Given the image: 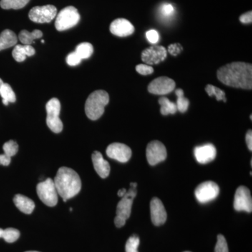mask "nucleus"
<instances>
[{
    "instance_id": "obj_37",
    "label": "nucleus",
    "mask_w": 252,
    "mask_h": 252,
    "mask_svg": "<svg viewBox=\"0 0 252 252\" xmlns=\"http://www.w3.org/2000/svg\"><path fill=\"white\" fill-rule=\"evenodd\" d=\"M182 50H183V47L180 44H172L168 46L167 51L172 56H177L182 52Z\"/></svg>"
},
{
    "instance_id": "obj_4",
    "label": "nucleus",
    "mask_w": 252,
    "mask_h": 252,
    "mask_svg": "<svg viewBox=\"0 0 252 252\" xmlns=\"http://www.w3.org/2000/svg\"><path fill=\"white\" fill-rule=\"evenodd\" d=\"M137 183H131L130 189L127 190V193L122 197L119 201L117 208V216L114 220V223L117 228H122L126 224V220L131 215L132 203L137 195Z\"/></svg>"
},
{
    "instance_id": "obj_41",
    "label": "nucleus",
    "mask_w": 252,
    "mask_h": 252,
    "mask_svg": "<svg viewBox=\"0 0 252 252\" xmlns=\"http://www.w3.org/2000/svg\"><path fill=\"white\" fill-rule=\"evenodd\" d=\"M127 193V190H126V189H120V190H119V192H118V195H119V197H122L124 196L125 195V194Z\"/></svg>"
},
{
    "instance_id": "obj_19",
    "label": "nucleus",
    "mask_w": 252,
    "mask_h": 252,
    "mask_svg": "<svg viewBox=\"0 0 252 252\" xmlns=\"http://www.w3.org/2000/svg\"><path fill=\"white\" fill-rule=\"evenodd\" d=\"M14 203L20 211L22 212L23 213L27 214V215H31L35 207L33 200L25 195H21V194L15 195Z\"/></svg>"
},
{
    "instance_id": "obj_22",
    "label": "nucleus",
    "mask_w": 252,
    "mask_h": 252,
    "mask_svg": "<svg viewBox=\"0 0 252 252\" xmlns=\"http://www.w3.org/2000/svg\"><path fill=\"white\" fill-rule=\"evenodd\" d=\"M0 95L2 98V102L4 105H8L9 102H15L16 100V94L11 86L5 84L0 79Z\"/></svg>"
},
{
    "instance_id": "obj_27",
    "label": "nucleus",
    "mask_w": 252,
    "mask_h": 252,
    "mask_svg": "<svg viewBox=\"0 0 252 252\" xmlns=\"http://www.w3.org/2000/svg\"><path fill=\"white\" fill-rule=\"evenodd\" d=\"M19 230L16 228H9L3 230L0 228V238H3L6 243H12L19 238Z\"/></svg>"
},
{
    "instance_id": "obj_30",
    "label": "nucleus",
    "mask_w": 252,
    "mask_h": 252,
    "mask_svg": "<svg viewBox=\"0 0 252 252\" xmlns=\"http://www.w3.org/2000/svg\"><path fill=\"white\" fill-rule=\"evenodd\" d=\"M3 150L4 154L7 157L11 158L17 154L18 145L14 140H9L3 145Z\"/></svg>"
},
{
    "instance_id": "obj_25",
    "label": "nucleus",
    "mask_w": 252,
    "mask_h": 252,
    "mask_svg": "<svg viewBox=\"0 0 252 252\" xmlns=\"http://www.w3.org/2000/svg\"><path fill=\"white\" fill-rule=\"evenodd\" d=\"M75 53L81 60L89 59L94 53V47L90 43H81L76 47Z\"/></svg>"
},
{
    "instance_id": "obj_34",
    "label": "nucleus",
    "mask_w": 252,
    "mask_h": 252,
    "mask_svg": "<svg viewBox=\"0 0 252 252\" xmlns=\"http://www.w3.org/2000/svg\"><path fill=\"white\" fill-rule=\"evenodd\" d=\"M136 71L142 75H149L154 72V68L149 64H140L136 66Z\"/></svg>"
},
{
    "instance_id": "obj_39",
    "label": "nucleus",
    "mask_w": 252,
    "mask_h": 252,
    "mask_svg": "<svg viewBox=\"0 0 252 252\" xmlns=\"http://www.w3.org/2000/svg\"><path fill=\"white\" fill-rule=\"evenodd\" d=\"M11 158L5 154H0V165H3V166H8L11 162Z\"/></svg>"
},
{
    "instance_id": "obj_43",
    "label": "nucleus",
    "mask_w": 252,
    "mask_h": 252,
    "mask_svg": "<svg viewBox=\"0 0 252 252\" xmlns=\"http://www.w3.org/2000/svg\"></svg>"
},
{
    "instance_id": "obj_1",
    "label": "nucleus",
    "mask_w": 252,
    "mask_h": 252,
    "mask_svg": "<svg viewBox=\"0 0 252 252\" xmlns=\"http://www.w3.org/2000/svg\"><path fill=\"white\" fill-rule=\"evenodd\" d=\"M219 80L230 87L252 90V65L250 63L233 62L217 71Z\"/></svg>"
},
{
    "instance_id": "obj_5",
    "label": "nucleus",
    "mask_w": 252,
    "mask_h": 252,
    "mask_svg": "<svg viewBox=\"0 0 252 252\" xmlns=\"http://www.w3.org/2000/svg\"><path fill=\"white\" fill-rule=\"evenodd\" d=\"M80 15L74 6H69L61 10L56 16L55 26L59 31L70 29L79 23Z\"/></svg>"
},
{
    "instance_id": "obj_42",
    "label": "nucleus",
    "mask_w": 252,
    "mask_h": 252,
    "mask_svg": "<svg viewBox=\"0 0 252 252\" xmlns=\"http://www.w3.org/2000/svg\"><path fill=\"white\" fill-rule=\"evenodd\" d=\"M36 252V251H29V252Z\"/></svg>"
},
{
    "instance_id": "obj_17",
    "label": "nucleus",
    "mask_w": 252,
    "mask_h": 252,
    "mask_svg": "<svg viewBox=\"0 0 252 252\" xmlns=\"http://www.w3.org/2000/svg\"><path fill=\"white\" fill-rule=\"evenodd\" d=\"M135 31L132 23L124 18L114 20L110 25V32L114 35L124 37L130 36Z\"/></svg>"
},
{
    "instance_id": "obj_16",
    "label": "nucleus",
    "mask_w": 252,
    "mask_h": 252,
    "mask_svg": "<svg viewBox=\"0 0 252 252\" xmlns=\"http://www.w3.org/2000/svg\"><path fill=\"white\" fill-rule=\"evenodd\" d=\"M194 156L199 163H208L216 158L217 149L212 144L198 146L194 149Z\"/></svg>"
},
{
    "instance_id": "obj_6",
    "label": "nucleus",
    "mask_w": 252,
    "mask_h": 252,
    "mask_svg": "<svg viewBox=\"0 0 252 252\" xmlns=\"http://www.w3.org/2000/svg\"><path fill=\"white\" fill-rule=\"evenodd\" d=\"M36 193L41 201L47 206L54 207L57 205L59 193L52 179H46L44 182L38 184L36 186Z\"/></svg>"
},
{
    "instance_id": "obj_26",
    "label": "nucleus",
    "mask_w": 252,
    "mask_h": 252,
    "mask_svg": "<svg viewBox=\"0 0 252 252\" xmlns=\"http://www.w3.org/2000/svg\"><path fill=\"white\" fill-rule=\"evenodd\" d=\"M30 0H1L0 6L4 9H20L26 6Z\"/></svg>"
},
{
    "instance_id": "obj_15",
    "label": "nucleus",
    "mask_w": 252,
    "mask_h": 252,
    "mask_svg": "<svg viewBox=\"0 0 252 252\" xmlns=\"http://www.w3.org/2000/svg\"><path fill=\"white\" fill-rule=\"evenodd\" d=\"M152 223L157 226L164 224L167 220V212L161 200L158 198L152 199L150 203Z\"/></svg>"
},
{
    "instance_id": "obj_23",
    "label": "nucleus",
    "mask_w": 252,
    "mask_h": 252,
    "mask_svg": "<svg viewBox=\"0 0 252 252\" xmlns=\"http://www.w3.org/2000/svg\"><path fill=\"white\" fill-rule=\"evenodd\" d=\"M42 36V32L39 31V30H34L32 32L23 30L19 33L18 39L23 45H31L34 40H35L36 39H39Z\"/></svg>"
},
{
    "instance_id": "obj_32",
    "label": "nucleus",
    "mask_w": 252,
    "mask_h": 252,
    "mask_svg": "<svg viewBox=\"0 0 252 252\" xmlns=\"http://www.w3.org/2000/svg\"><path fill=\"white\" fill-rule=\"evenodd\" d=\"M215 252H228V244L223 235L217 237V243L215 246Z\"/></svg>"
},
{
    "instance_id": "obj_24",
    "label": "nucleus",
    "mask_w": 252,
    "mask_h": 252,
    "mask_svg": "<svg viewBox=\"0 0 252 252\" xmlns=\"http://www.w3.org/2000/svg\"><path fill=\"white\" fill-rule=\"evenodd\" d=\"M158 103L161 106L160 113L164 116L168 114H175L177 112V105L175 103L170 101V99L165 97L159 99Z\"/></svg>"
},
{
    "instance_id": "obj_7",
    "label": "nucleus",
    "mask_w": 252,
    "mask_h": 252,
    "mask_svg": "<svg viewBox=\"0 0 252 252\" xmlns=\"http://www.w3.org/2000/svg\"><path fill=\"white\" fill-rule=\"evenodd\" d=\"M61 107V102L57 98L50 99L46 105V112H47L46 124L50 130L55 133H60L63 128L62 121L59 117Z\"/></svg>"
},
{
    "instance_id": "obj_35",
    "label": "nucleus",
    "mask_w": 252,
    "mask_h": 252,
    "mask_svg": "<svg viewBox=\"0 0 252 252\" xmlns=\"http://www.w3.org/2000/svg\"><path fill=\"white\" fill-rule=\"evenodd\" d=\"M81 61L82 60L76 54L75 51L68 55L67 59H66V62H67V64L69 66H72V67L78 65L81 62Z\"/></svg>"
},
{
    "instance_id": "obj_13",
    "label": "nucleus",
    "mask_w": 252,
    "mask_h": 252,
    "mask_svg": "<svg viewBox=\"0 0 252 252\" xmlns=\"http://www.w3.org/2000/svg\"><path fill=\"white\" fill-rule=\"evenodd\" d=\"M167 58V50L162 46H152L144 50L142 60L149 65L157 64L165 61Z\"/></svg>"
},
{
    "instance_id": "obj_2",
    "label": "nucleus",
    "mask_w": 252,
    "mask_h": 252,
    "mask_svg": "<svg viewBox=\"0 0 252 252\" xmlns=\"http://www.w3.org/2000/svg\"><path fill=\"white\" fill-rule=\"evenodd\" d=\"M58 193L64 202L77 195L80 192L81 181L77 172L67 167L58 170L54 180Z\"/></svg>"
},
{
    "instance_id": "obj_11",
    "label": "nucleus",
    "mask_w": 252,
    "mask_h": 252,
    "mask_svg": "<svg viewBox=\"0 0 252 252\" xmlns=\"http://www.w3.org/2000/svg\"><path fill=\"white\" fill-rule=\"evenodd\" d=\"M233 206L236 211L252 212V198L249 189L243 186L238 187L235 192Z\"/></svg>"
},
{
    "instance_id": "obj_14",
    "label": "nucleus",
    "mask_w": 252,
    "mask_h": 252,
    "mask_svg": "<svg viewBox=\"0 0 252 252\" xmlns=\"http://www.w3.org/2000/svg\"><path fill=\"white\" fill-rule=\"evenodd\" d=\"M107 157L120 162H127L132 157L130 147L122 143H113L107 147L106 151Z\"/></svg>"
},
{
    "instance_id": "obj_29",
    "label": "nucleus",
    "mask_w": 252,
    "mask_h": 252,
    "mask_svg": "<svg viewBox=\"0 0 252 252\" xmlns=\"http://www.w3.org/2000/svg\"><path fill=\"white\" fill-rule=\"evenodd\" d=\"M205 91L208 94L210 97L215 96L216 97L217 101L223 100V102H226V98H225V94L224 91L221 89H219L216 86L208 84L205 88Z\"/></svg>"
},
{
    "instance_id": "obj_8",
    "label": "nucleus",
    "mask_w": 252,
    "mask_h": 252,
    "mask_svg": "<svg viewBox=\"0 0 252 252\" xmlns=\"http://www.w3.org/2000/svg\"><path fill=\"white\" fill-rule=\"evenodd\" d=\"M220 193V187L213 182L200 184L195 190V198L199 203H207L215 200Z\"/></svg>"
},
{
    "instance_id": "obj_31",
    "label": "nucleus",
    "mask_w": 252,
    "mask_h": 252,
    "mask_svg": "<svg viewBox=\"0 0 252 252\" xmlns=\"http://www.w3.org/2000/svg\"><path fill=\"white\" fill-rule=\"evenodd\" d=\"M140 245V238L137 235H132L130 237L126 244V252H138Z\"/></svg>"
},
{
    "instance_id": "obj_18",
    "label": "nucleus",
    "mask_w": 252,
    "mask_h": 252,
    "mask_svg": "<svg viewBox=\"0 0 252 252\" xmlns=\"http://www.w3.org/2000/svg\"><path fill=\"white\" fill-rule=\"evenodd\" d=\"M92 160L96 172L102 179L107 178L110 173V165L107 160H104L102 154L95 151L92 154Z\"/></svg>"
},
{
    "instance_id": "obj_12",
    "label": "nucleus",
    "mask_w": 252,
    "mask_h": 252,
    "mask_svg": "<svg viewBox=\"0 0 252 252\" xmlns=\"http://www.w3.org/2000/svg\"><path fill=\"white\" fill-rule=\"evenodd\" d=\"M175 89V81L167 77H158L152 81L148 86L149 92L157 95L170 94Z\"/></svg>"
},
{
    "instance_id": "obj_38",
    "label": "nucleus",
    "mask_w": 252,
    "mask_h": 252,
    "mask_svg": "<svg viewBox=\"0 0 252 252\" xmlns=\"http://www.w3.org/2000/svg\"><path fill=\"white\" fill-rule=\"evenodd\" d=\"M240 22L244 23V24H248L251 23L252 21V12L249 11L246 14L242 15L240 17Z\"/></svg>"
},
{
    "instance_id": "obj_3",
    "label": "nucleus",
    "mask_w": 252,
    "mask_h": 252,
    "mask_svg": "<svg viewBox=\"0 0 252 252\" xmlns=\"http://www.w3.org/2000/svg\"><path fill=\"white\" fill-rule=\"evenodd\" d=\"M109 96L106 91H94L89 96L85 104L86 116L91 120L95 121L103 115L104 108L108 104Z\"/></svg>"
},
{
    "instance_id": "obj_36",
    "label": "nucleus",
    "mask_w": 252,
    "mask_h": 252,
    "mask_svg": "<svg viewBox=\"0 0 252 252\" xmlns=\"http://www.w3.org/2000/svg\"><path fill=\"white\" fill-rule=\"evenodd\" d=\"M147 40L151 43V44H157L158 41H159V34L157 31L155 30H151L147 32Z\"/></svg>"
},
{
    "instance_id": "obj_9",
    "label": "nucleus",
    "mask_w": 252,
    "mask_h": 252,
    "mask_svg": "<svg viewBox=\"0 0 252 252\" xmlns=\"http://www.w3.org/2000/svg\"><path fill=\"white\" fill-rule=\"evenodd\" d=\"M57 16V9L53 5L35 6L31 10L29 18L37 23H50Z\"/></svg>"
},
{
    "instance_id": "obj_20",
    "label": "nucleus",
    "mask_w": 252,
    "mask_h": 252,
    "mask_svg": "<svg viewBox=\"0 0 252 252\" xmlns=\"http://www.w3.org/2000/svg\"><path fill=\"white\" fill-rule=\"evenodd\" d=\"M35 54V50L31 45H16L13 50L12 56L15 61L23 62L26 58Z\"/></svg>"
},
{
    "instance_id": "obj_40",
    "label": "nucleus",
    "mask_w": 252,
    "mask_h": 252,
    "mask_svg": "<svg viewBox=\"0 0 252 252\" xmlns=\"http://www.w3.org/2000/svg\"><path fill=\"white\" fill-rule=\"evenodd\" d=\"M246 142L248 144V149L250 151L252 150V131L250 130L248 131L246 135Z\"/></svg>"
},
{
    "instance_id": "obj_10",
    "label": "nucleus",
    "mask_w": 252,
    "mask_h": 252,
    "mask_svg": "<svg viewBox=\"0 0 252 252\" xmlns=\"http://www.w3.org/2000/svg\"><path fill=\"white\" fill-rule=\"evenodd\" d=\"M166 158V148L162 142L154 140L148 144L147 148V158L149 165H157L164 161Z\"/></svg>"
},
{
    "instance_id": "obj_21",
    "label": "nucleus",
    "mask_w": 252,
    "mask_h": 252,
    "mask_svg": "<svg viewBox=\"0 0 252 252\" xmlns=\"http://www.w3.org/2000/svg\"><path fill=\"white\" fill-rule=\"evenodd\" d=\"M18 37L14 32L5 30L0 34V51L9 49L17 44Z\"/></svg>"
},
{
    "instance_id": "obj_33",
    "label": "nucleus",
    "mask_w": 252,
    "mask_h": 252,
    "mask_svg": "<svg viewBox=\"0 0 252 252\" xmlns=\"http://www.w3.org/2000/svg\"><path fill=\"white\" fill-rule=\"evenodd\" d=\"M160 15L165 18H170L173 16L175 9L170 4H163L160 8Z\"/></svg>"
},
{
    "instance_id": "obj_28",
    "label": "nucleus",
    "mask_w": 252,
    "mask_h": 252,
    "mask_svg": "<svg viewBox=\"0 0 252 252\" xmlns=\"http://www.w3.org/2000/svg\"><path fill=\"white\" fill-rule=\"evenodd\" d=\"M175 94L177 97V104H176L177 110L180 111L181 113L187 112L189 108V100L184 95L183 90L181 89H177L175 91Z\"/></svg>"
}]
</instances>
